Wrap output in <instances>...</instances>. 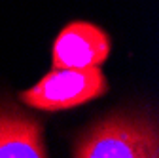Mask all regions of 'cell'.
<instances>
[{
    "label": "cell",
    "mask_w": 159,
    "mask_h": 158,
    "mask_svg": "<svg viewBox=\"0 0 159 158\" xmlns=\"http://www.w3.org/2000/svg\"><path fill=\"white\" fill-rule=\"evenodd\" d=\"M74 158H157V120L148 112L114 111L76 137Z\"/></svg>",
    "instance_id": "6da1fadb"
},
{
    "label": "cell",
    "mask_w": 159,
    "mask_h": 158,
    "mask_svg": "<svg viewBox=\"0 0 159 158\" xmlns=\"http://www.w3.org/2000/svg\"><path fill=\"white\" fill-rule=\"evenodd\" d=\"M108 91V80L101 65L85 69H53L30 90L19 93L27 107L38 111H68L98 99Z\"/></svg>",
    "instance_id": "7a4b0ae2"
},
{
    "label": "cell",
    "mask_w": 159,
    "mask_h": 158,
    "mask_svg": "<svg viewBox=\"0 0 159 158\" xmlns=\"http://www.w3.org/2000/svg\"><path fill=\"white\" fill-rule=\"evenodd\" d=\"M110 36L89 21H72L57 34L51 63L53 69H85L102 65L110 55Z\"/></svg>",
    "instance_id": "3957f363"
},
{
    "label": "cell",
    "mask_w": 159,
    "mask_h": 158,
    "mask_svg": "<svg viewBox=\"0 0 159 158\" xmlns=\"http://www.w3.org/2000/svg\"><path fill=\"white\" fill-rule=\"evenodd\" d=\"M44 124L11 103H0V158H46Z\"/></svg>",
    "instance_id": "277c9868"
}]
</instances>
